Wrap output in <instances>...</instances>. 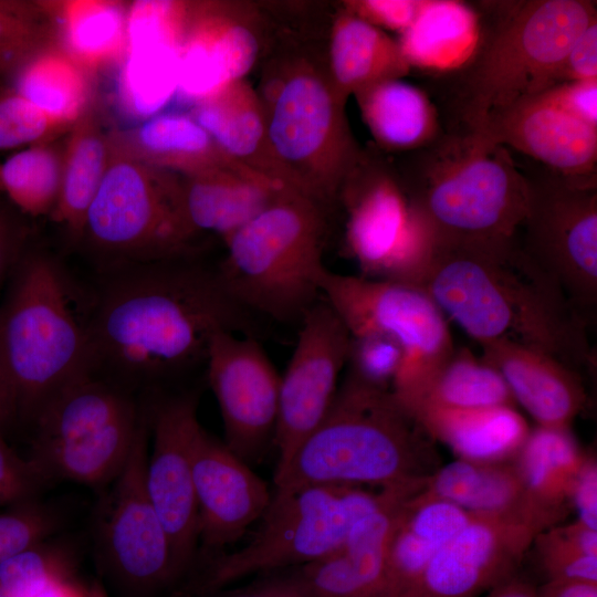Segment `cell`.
I'll return each mask as SVG.
<instances>
[{
    "label": "cell",
    "instance_id": "603a6c76",
    "mask_svg": "<svg viewBox=\"0 0 597 597\" xmlns=\"http://www.w3.org/2000/svg\"><path fill=\"white\" fill-rule=\"evenodd\" d=\"M482 358L503 377L515 401L544 427H570L584 410L582 373L540 349L509 338L480 344Z\"/></svg>",
    "mask_w": 597,
    "mask_h": 597
},
{
    "label": "cell",
    "instance_id": "e0dca14e",
    "mask_svg": "<svg viewBox=\"0 0 597 597\" xmlns=\"http://www.w3.org/2000/svg\"><path fill=\"white\" fill-rule=\"evenodd\" d=\"M226 446L244 462L255 460L274 437L281 376L259 337L220 331L206 358Z\"/></svg>",
    "mask_w": 597,
    "mask_h": 597
},
{
    "label": "cell",
    "instance_id": "7bdbcfd3",
    "mask_svg": "<svg viewBox=\"0 0 597 597\" xmlns=\"http://www.w3.org/2000/svg\"><path fill=\"white\" fill-rule=\"evenodd\" d=\"M65 129L13 87H0V150L52 142Z\"/></svg>",
    "mask_w": 597,
    "mask_h": 597
},
{
    "label": "cell",
    "instance_id": "74e56055",
    "mask_svg": "<svg viewBox=\"0 0 597 597\" xmlns=\"http://www.w3.org/2000/svg\"><path fill=\"white\" fill-rule=\"evenodd\" d=\"M119 73L121 98L130 114L148 118L177 95L178 51L166 43L126 46Z\"/></svg>",
    "mask_w": 597,
    "mask_h": 597
},
{
    "label": "cell",
    "instance_id": "7c38bea8",
    "mask_svg": "<svg viewBox=\"0 0 597 597\" xmlns=\"http://www.w3.org/2000/svg\"><path fill=\"white\" fill-rule=\"evenodd\" d=\"M519 244L587 320L597 306V176L569 177L537 164Z\"/></svg>",
    "mask_w": 597,
    "mask_h": 597
},
{
    "label": "cell",
    "instance_id": "ac0fdd59",
    "mask_svg": "<svg viewBox=\"0 0 597 597\" xmlns=\"http://www.w3.org/2000/svg\"><path fill=\"white\" fill-rule=\"evenodd\" d=\"M197 406L195 394L168 397L156 406L153 444L145 467L146 489L168 536L180 578L191 565L198 542L192 457L202 427Z\"/></svg>",
    "mask_w": 597,
    "mask_h": 597
},
{
    "label": "cell",
    "instance_id": "7a4b0ae2",
    "mask_svg": "<svg viewBox=\"0 0 597 597\" xmlns=\"http://www.w3.org/2000/svg\"><path fill=\"white\" fill-rule=\"evenodd\" d=\"M479 345L509 338L593 371L587 320L562 287L511 240L436 242L419 283Z\"/></svg>",
    "mask_w": 597,
    "mask_h": 597
},
{
    "label": "cell",
    "instance_id": "ffe728a7",
    "mask_svg": "<svg viewBox=\"0 0 597 597\" xmlns=\"http://www.w3.org/2000/svg\"><path fill=\"white\" fill-rule=\"evenodd\" d=\"M472 133L564 176H597V127L538 94L490 113Z\"/></svg>",
    "mask_w": 597,
    "mask_h": 597
},
{
    "label": "cell",
    "instance_id": "e575fe53",
    "mask_svg": "<svg viewBox=\"0 0 597 597\" xmlns=\"http://www.w3.org/2000/svg\"><path fill=\"white\" fill-rule=\"evenodd\" d=\"M51 3L59 44L87 72L124 55L128 4L109 0Z\"/></svg>",
    "mask_w": 597,
    "mask_h": 597
},
{
    "label": "cell",
    "instance_id": "cb8c5ba5",
    "mask_svg": "<svg viewBox=\"0 0 597 597\" xmlns=\"http://www.w3.org/2000/svg\"><path fill=\"white\" fill-rule=\"evenodd\" d=\"M187 113L230 159L279 187L295 189L275 156L262 104L247 77L192 103Z\"/></svg>",
    "mask_w": 597,
    "mask_h": 597
},
{
    "label": "cell",
    "instance_id": "db71d44e",
    "mask_svg": "<svg viewBox=\"0 0 597 597\" xmlns=\"http://www.w3.org/2000/svg\"><path fill=\"white\" fill-rule=\"evenodd\" d=\"M202 597H312L297 580L295 575L291 577H277L261 580L259 583L238 589H221Z\"/></svg>",
    "mask_w": 597,
    "mask_h": 597
},
{
    "label": "cell",
    "instance_id": "277c9868",
    "mask_svg": "<svg viewBox=\"0 0 597 597\" xmlns=\"http://www.w3.org/2000/svg\"><path fill=\"white\" fill-rule=\"evenodd\" d=\"M328 32L270 24L254 88L271 145L292 186L332 210L364 147L329 75Z\"/></svg>",
    "mask_w": 597,
    "mask_h": 597
},
{
    "label": "cell",
    "instance_id": "94428289",
    "mask_svg": "<svg viewBox=\"0 0 597 597\" xmlns=\"http://www.w3.org/2000/svg\"><path fill=\"white\" fill-rule=\"evenodd\" d=\"M88 597H108V594L105 586L96 580L88 586Z\"/></svg>",
    "mask_w": 597,
    "mask_h": 597
},
{
    "label": "cell",
    "instance_id": "1f68e13d",
    "mask_svg": "<svg viewBox=\"0 0 597 597\" xmlns=\"http://www.w3.org/2000/svg\"><path fill=\"white\" fill-rule=\"evenodd\" d=\"M479 32L480 18L474 4L427 0L398 43L410 69L434 76L464 64L476 46Z\"/></svg>",
    "mask_w": 597,
    "mask_h": 597
},
{
    "label": "cell",
    "instance_id": "836d02e7",
    "mask_svg": "<svg viewBox=\"0 0 597 597\" xmlns=\"http://www.w3.org/2000/svg\"><path fill=\"white\" fill-rule=\"evenodd\" d=\"M586 457L570 427L537 426L512 461L530 498L557 523L567 513L572 488Z\"/></svg>",
    "mask_w": 597,
    "mask_h": 597
},
{
    "label": "cell",
    "instance_id": "f546056e",
    "mask_svg": "<svg viewBox=\"0 0 597 597\" xmlns=\"http://www.w3.org/2000/svg\"><path fill=\"white\" fill-rule=\"evenodd\" d=\"M375 146L384 153L421 148L442 132L431 97L401 80H388L354 94Z\"/></svg>",
    "mask_w": 597,
    "mask_h": 597
},
{
    "label": "cell",
    "instance_id": "83f0119b",
    "mask_svg": "<svg viewBox=\"0 0 597 597\" xmlns=\"http://www.w3.org/2000/svg\"><path fill=\"white\" fill-rule=\"evenodd\" d=\"M408 411L458 459L471 461H511L531 431L524 417L510 406L452 409L418 405Z\"/></svg>",
    "mask_w": 597,
    "mask_h": 597
},
{
    "label": "cell",
    "instance_id": "4316f807",
    "mask_svg": "<svg viewBox=\"0 0 597 597\" xmlns=\"http://www.w3.org/2000/svg\"><path fill=\"white\" fill-rule=\"evenodd\" d=\"M327 40V64L338 95H350L388 80L409 74L398 40L344 10L338 2Z\"/></svg>",
    "mask_w": 597,
    "mask_h": 597
},
{
    "label": "cell",
    "instance_id": "8fae6325",
    "mask_svg": "<svg viewBox=\"0 0 597 597\" xmlns=\"http://www.w3.org/2000/svg\"><path fill=\"white\" fill-rule=\"evenodd\" d=\"M345 216L346 252L362 277L419 285L436 239L404 191L391 159L364 147L336 200Z\"/></svg>",
    "mask_w": 597,
    "mask_h": 597
},
{
    "label": "cell",
    "instance_id": "ba28073f",
    "mask_svg": "<svg viewBox=\"0 0 597 597\" xmlns=\"http://www.w3.org/2000/svg\"><path fill=\"white\" fill-rule=\"evenodd\" d=\"M0 307V358L18 416L33 421L41 407L90 371L86 324L72 305L66 277L50 254L25 251Z\"/></svg>",
    "mask_w": 597,
    "mask_h": 597
},
{
    "label": "cell",
    "instance_id": "4fadbf2b",
    "mask_svg": "<svg viewBox=\"0 0 597 597\" xmlns=\"http://www.w3.org/2000/svg\"><path fill=\"white\" fill-rule=\"evenodd\" d=\"M322 297L337 312L349 333L375 331L395 338L404 362L392 387L408 402L454 349L447 317L416 284L345 275L324 268Z\"/></svg>",
    "mask_w": 597,
    "mask_h": 597
},
{
    "label": "cell",
    "instance_id": "c3c4849f",
    "mask_svg": "<svg viewBox=\"0 0 597 597\" xmlns=\"http://www.w3.org/2000/svg\"><path fill=\"white\" fill-rule=\"evenodd\" d=\"M427 0H345L338 4L349 13L381 29L404 33Z\"/></svg>",
    "mask_w": 597,
    "mask_h": 597
},
{
    "label": "cell",
    "instance_id": "30bf717a",
    "mask_svg": "<svg viewBox=\"0 0 597 597\" xmlns=\"http://www.w3.org/2000/svg\"><path fill=\"white\" fill-rule=\"evenodd\" d=\"M390 488L371 492L362 485L316 484L275 492L253 538L214 558L180 593L202 597L252 574L322 558L383 503Z\"/></svg>",
    "mask_w": 597,
    "mask_h": 597
},
{
    "label": "cell",
    "instance_id": "6f0895ef",
    "mask_svg": "<svg viewBox=\"0 0 597 597\" xmlns=\"http://www.w3.org/2000/svg\"><path fill=\"white\" fill-rule=\"evenodd\" d=\"M18 416L13 387L0 358V432Z\"/></svg>",
    "mask_w": 597,
    "mask_h": 597
},
{
    "label": "cell",
    "instance_id": "8d00e7d4",
    "mask_svg": "<svg viewBox=\"0 0 597 597\" xmlns=\"http://www.w3.org/2000/svg\"><path fill=\"white\" fill-rule=\"evenodd\" d=\"M418 405L476 409L516 404L496 368L470 349L454 347L417 395L402 406L409 410Z\"/></svg>",
    "mask_w": 597,
    "mask_h": 597
},
{
    "label": "cell",
    "instance_id": "7dc6e473",
    "mask_svg": "<svg viewBox=\"0 0 597 597\" xmlns=\"http://www.w3.org/2000/svg\"><path fill=\"white\" fill-rule=\"evenodd\" d=\"M48 482L35 463L21 458L0 432V506L34 501Z\"/></svg>",
    "mask_w": 597,
    "mask_h": 597
},
{
    "label": "cell",
    "instance_id": "d6986e66",
    "mask_svg": "<svg viewBox=\"0 0 597 597\" xmlns=\"http://www.w3.org/2000/svg\"><path fill=\"white\" fill-rule=\"evenodd\" d=\"M425 483L390 488L339 547L300 567L295 577L312 597H383L391 537Z\"/></svg>",
    "mask_w": 597,
    "mask_h": 597
},
{
    "label": "cell",
    "instance_id": "bcb514c9",
    "mask_svg": "<svg viewBox=\"0 0 597 597\" xmlns=\"http://www.w3.org/2000/svg\"><path fill=\"white\" fill-rule=\"evenodd\" d=\"M533 544L549 579L597 582V556L579 553L559 541L549 528L538 533Z\"/></svg>",
    "mask_w": 597,
    "mask_h": 597
},
{
    "label": "cell",
    "instance_id": "f907efd6",
    "mask_svg": "<svg viewBox=\"0 0 597 597\" xmlns=\"http://www.w3.org/2000/svg\"><path fill=\"white\" fill-rule=\"evenodd\" d=\"M537 94L568 114L597 127V80L564 82Z\"/></svg>",
    "mask_w": 597,
    "mask_h": 597
},
{
    "label": "cell",
    "instance_id": "6125c7cd",
    "mask_svg": "<svg viewBox=\"0 0 597 597\" xmlns=\"http://www.w3.org/2000/svg\"><path fill=\"white\" fill-rule=\"evenodd\" d=\"M0 169H1V164H0ZM0 190H2V187H1V178H0Z\"/></svg>",
    "mask_w": 597,
    "mask_h": 597
},
{
    "label": "cell",
    "instance_id": "8992f818",
    "mask_svg": "<svg viewBox=\"0 0 597 597\" xmlns=\"http://www.w3.org/2000/svg\"><path fill=\"white\" fill-rule=\"evenodd\" d=\"M390 159L436 242L503 241L517 235L528 187L507 148L472 132L443 129L426 146Z\"/></svg>",
    "mask_w": 597,
    "mask_h": 597
},
{
    "label": "cell",
    "instance_id": "11a10c76",
    "mask_svg": "<svg viewBox=\"0 0 597 597\" xmlns=\"http://www.w3.org/2000/svg\"><path fill=\"white\" fill-rule=\"evenodd\" d=\"M551 532L568 547L585 555L597 556V530L578 520L563 526H552Z\"/></svg>",
    "mask_w": 597,
    "mask_h": 597
},
{
    "label": "cell",
    "instance_id": "44dd1931",
    "mask_svg": "<svg viewBox=\"0 0 597 597\" xmlns=\"http://www.w3.org/2000/svg\"><path fill=\"white\" fill-rule=\"evenodd\" d=\"M536 528L475 517L427 566L412 597H478L515 574Z\"/></svg>",
    "mask_w": 597,
    "mask_h": 597
},
{
    "label": "cell",
    "instance_id": "f6af8a7d",
    "mask_svg": "<svg viewBox=\"0 0 597 597\" xmlns=\"http://www.w3.org/2000/svg\"><path fill=\"white\" fill-rule=\"evenodd\" d=\"M57 519L34 501L0 513V563L9 556L45 541L56 530Z\"/></svg>",
    "mask_w": 597,
    "mask_h": 597
},
{
    "label": "cell",
    "instance_id": "5bb4252c",
    "mask_svg": "<svg viewBox=\"0 0 597 597\" xmlns=\"http://www.w3.org/2000/svg\"><path fill=\"white\" fill-rule=\"evenodd\" d=\"M147 432L144 422L126 463L113 480L101 522L105 568L127 597H151L180 579L168 536L146 489Z\"/></svg>",
    "mask_w": 597,
    "mask_h": 597
},
{
    "label": "cell",
    "instance_id": "484cf974",
    "mask_svg": "<svg viewBox=\"0 0 597 597\" xmlns=\"http://www.w3.org/2000/svg\"><path fill=\"white\" fill-rule=\"evenodd\" d=\"M114 136L137 159L180 176L219 169L272 182L230 159L187 112H160Z\"/></svg>",
    "mask_w": 597,
    "mask_h": 597
},
{
    "label": "cell",
    "instance_id": "3957f363",
    "mask_svg": "<svg viewBox=\"0 0 597 597\" xmlns=\"http://www.w3.org/2000/svg\"><path fill=\"white\" fill-rule=\"evenodd\" d=\"M476 46L457 70L429 87L444 130L475 132L486 116L549 86L557 65L597 20L588 0L486 1Z\"/></svg>",
    "mask_w": 597,
    "mask_h": 597
},
{
    "label": "cell",
    "instance_id": "4dcf8cb0",
    "mask_svg": "<svg viewBox=\"0 0 597 597\" xmlns=\"http://www.w3.org/2000/svg\"><path fill=\"white\" fill-rule=\"evenodd\" d=\"M144 422L136 412L78 438L33 443L30 459L48 481L104 484L123 469Z\"/></svg>",
    "mask_w": 597,
    "mask_h": 597
},
{
    "label": "cell",
    "instance_id": "b9f144b4",
    "mask_svg": "<svg viewBox=\"0 0 597 597\" xmlns=\"http://www.w3.org/2000/svg\"><path fill=\"white\" fill-rule=\"evenodd\" d=\"M402 362V348L391 336L375 331L350 333L347 377L379 390L391 391Z\"/></svg>",
    "mask_w": 597,
    "mask_h": 597
},
{
    "label": "cell",
    "instance_id": "9a60e30c",
    "mask_svg": "<svg viewBox=\"0 0 597 597\" xmlns=\"http://www.w3.org/2000/svg\"><path fill=\"white\" fill-rule=\"evenodd\" d=\"M269 38L270 25L256 1H187L177 96L192 104L245 78Z\"/></svg>",
    "mask_w": 597,
    "mask_h": 597
},
{
    "label": "cell",
    "instance_id": "681fc988",
    "mask_svg": "<svg viewBox=\"0 0 597 597\" xmlns=\"http://www.w3.org/2000/svg\"><path fill=\"white\" fill-rule=\"evenodd\" d=\"M587 80H597V20L568 49L553 73L548 87Z\"/></svg>",
    "mask_w": 597,
    "mask_h": 597
},
{
    "label": "cell",
    "instance_id": "d4e9b609",
    "mask_svg": "<svg viewBox=\"0 0 597 597\" xmlns=\"http://www.w3.org/2000/svg\"><path fill=\"white\" fill-rule=\"evenodd\" d=\"M423 493L449 501L476 517L520 523L540 532L556 524L530 498L512 460L458 459L430 475Z\"/></svg>",
    "mask_w": 597,
    "mask_h": 597
},
{
    "label": "cell",
    "instance_id": "6da1fadb",
    "mask_svg": "<svg viewBox=\"0 0 597 597\" xmlns=\"http://www.w3.org/2000/svg\"><path fill=\"white\" fill-rule=\"evenodd\" d=\"M85 322L90 371L156 380L206 364L214 334L260 335L259 318L200 254L102 270Z\"/></svg>",
    "mask_w": 597,
    "mask_h": 597
},
{
    "label": "cell",
    "instance_id": "9c48e42d",
    "mask_svg": "<svg viewBox=\"0 0 597 597\" xmlns=\"http://www.w3.org/2000/svg\"><path fill=\"white\" fill-rule=\"evenodd\" d=\"M198 240L184 213L180 175L137 159L112 134L109 164L80 241L102 270L201 254Z\"/></svg>",
    "mask_w": 597,
    "mask_h": 597
},
{
    "label": "cell",
    "instance_id": "ee69618b",
    "mask_svg": "<svg viewBox=\"0 0 597 597\" xmlns=\"http://www.w3.org/2000/svg\"><path fill=\"white\" fill-rule=\"evenodd\" d=\"M476 516L443 499L416 495L405 515V524L423 538L443 547Z\"/></svg>",
    "mask_w": 597,
    "mask_h": 597
},
{
    "label": "cell",
    "instance_id": "5b68a950",
    "mask_svg": "<svg viewBox=\"0 0 597 597\" xmlns=\"http://www.w3.org/2000/svg\"><path fill=\"white\" fill-rule=\"evenodd\" d=\"M441 465L436 440L391 391L345 376L323 421L275 472V492L316 484H415Z\"/></svg>",
    "mask_w": 597,
    "mask_h": 597
},
{
    "label": "cell",
    "instance_id": "680465c9",
    "mask_svg": "<svg viewBox=\"0 0 597 597\" xmlns=\"http://www.w3.org/2000/svg\"><path fill=\"white\" fill-rule=\"evenodd\" d=\"M485 597H538L537 589L527 580L513 574L491 589Z\"/></svg>",
    "mask_w": 597,
    "mask_h": 597
},
{
    "label": "cell",
    "instance_id": "f1b7e54d",
    "mask_svg": "<svg viewBox=\"0 0 597 597\" xmlns=\"http://www.w3.org/2000/svg\"><path fill=\"white\" fill-rule=\"evenodd\" d=\"M180 177L182 208L189 228L198 238L211 233L222 241L286 189L229 170Z\"/></svg>",
    "mask_w": 597,
    "mask_h": 597
},
{
    "label": "cell",
    "instance_id": "52a82bcc",
    "mask_svg": "<svg viewBox=\"0 0 597 597\" xmlns=\"http://www.w3.org/2000/svg\"><path fill=\"white\" fill-rule=\"evenodd\" d=\"M329 212L286 188L226 239L217 265L233 298L258 318L300 323L322 297L318 276Z\"/></svg>",
    "mask_w": 597,
    "mask_h": 597
},
{
    "label": "cell",
    "instance_id": "816d5d0a",
    "mask_svg": "<svg viewBox=\"0 0 597 597\" xmlns=\"http://www.w3.org/2000/svg\"><path fill=\"white\" fill-rule=\"evenodd\" d=\"M578 521L597 530V463L595 457L587 454L578 471L570 492Z\"/></svg>",
    "mask_w": 597,
    "mask_h": 597
},
{
    "label": "cell",
    "instance_id": "2e32d148",
    "mask_svg": "<svg viewBox=\"0 0 597 597\" xmlns=\"http://www.w3.org/2000/svg\"><path fill=\"white\" fill-rule=\"evenodd\" d=\"M298 324L297 342L280 380L273 437L279 451L275 472L327 415L348 355L350 333L325 298L321 297Z\"/></svg>",
    "mask_w": 597,
    "mask_h": 597
},
{
    "label": "cell",
    "instance_id": "7402d4cb",
    "mask_svg": "<svg viewBox=\"0 0 597 597\" xmlns=\"http://www.w3.org/2000/svg\"><path fill=\"white\" fill-rule=\"evenodd\" d=\"M192 470L198 541L210 549L239 540L271 502L266 483L203 428L196 439Z\"/></svg>",
    "mask_w": 597,
    "mask_h": 597
},
{
    "label": "cell",
    "instance_id": "d6a6232c",
    "mask_svg": "<svg viewBox=\"0 0 597 597\" xmlns=\"http://www.w3.org/2000/svg\"><path fill=\"white\" fill-rule=\"evenodd\" d=\"M112 154L108 134L92 103L69 129L64 145L62 184L51 217L80 242L86 212L107 170Z\"/></svg>",
    "mask_w": 597,
    "mask_h": 597
},
{
    "label": "cell",
    "instance_id": "9f6ffc18",
    "mask_svg": "<svg viewBox=\"0 0 597 597\" xmlns=\"http://www.w3.org/2000/svg\"><path fill=\"white\" fill-rule=\"evenodd\" d=\"M538 597H597V582L549 579L537 589Z\"/></svg>",
    "mask_w": 597,
    "mask_h": 597
},
{
    "label": "cell",
    "instance_id": "f5cc1de1",
    "mask_svg": "<svg viewBox=\"0 0 597 597\" xmlns=\"http://www.w3.org/2000/svg\"><path fill=\"white\" fill-rule=\"evenodd\" d=\"M23 228L0 208V289L25 252Z\"/></svg>",
    "mask_w": 597,
    "mask_h": 597
},
{
    "label": "cell",
    "instance_id": "60d3db41",
    "mask_svg": "<svg viewBox=\"0 0 597 597\" xmlns=\"http://www.w3.org/2000/svg\"><path fill=\"white\" fill-rule=\"evenodd\" d=\"M75 561L65 547L45 541L0 563V597H35L52 582L74 575Z\"/></svg>",
    "mask_w": 597,
    "mask_h": 597
},
{
    "label": "cell",
    "instance_id": "91938a15",
    "mask_svg": "<svg viewBox=\"0 0 597 597\" xmlns=\"http://www.w3.org/2000/svg\"><path fill=\"white\" fill-rule=\"evenodd\" d=\"M35 597H88V586L80 583L74 575L62 577L49 584Z\"/></svg>",
    "mask_w": 597,
    "mask_h": 597
},
{
    "label": "cell",
    "instance_id": "f35d334b",
    "mask_svg": "<svg viewBox=\"0 0 597 597\" xmlns=\"http://www.w3.org/2000/svg\"><path fill=\"white\" fill-rule=\"evenodd\" d=\"M64 146L53 140L36 144L10 156L1 164L2 190L24 213L51 214L59 200Z\"/></svg>",
    "mask_w": 597,
    "mask_h": 597
},
{
    "label": "cell",
    "instance_id": "ab89813d",
    "mask_svg": "<svg viewBox=\"0 0 597 597\" xmlns=\"http://www.w3.org/2000/svg\"><path fill=\"white\" fill-rule=\"evenodd\" d=\"M59 43L51 2L0 0V74Z\"/></svg>",
    "mask_w": 597,
    "mask_h": 597
},
{
    "label": "cell",
    "instance_id": "d590c367",
    "mask_svg": "<svg viewBox=\"0 0 597 597\" xmlns=\"http://www.w3.org/2000/svg\"><path fill=\"white\" fill-rule=\"evenodd\" d=\"M87 73L57 43L17 71L13 88L55 122L71 128L91 103Z\"/></svg>",
    "mask_w": 597,
    "mask_h": 597
}]
</instances>
